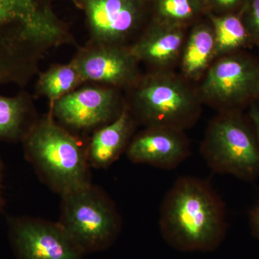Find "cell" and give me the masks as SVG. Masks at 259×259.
Listing matches in <instances>:
<instances>
[{"label":"cell","instance_id":"obj_1","mask_svg":"<svg viewBox=\"0 0 259 259\" xmlns=\"http://www.w3.org/2000/svg\"><path fill=\"white\" fill-rule=\"evenodd\" d=\"M158 223L162 238L174 249L212 252L226 238V206L207 181L180 177L163 199Z\"/></svg>","mask_w":259,"mask_h":259},{"label":"cell","instance_id":"obj_2","mask_svg":"<svg viewBox=\"0 0 259 259\" xmlns=\"http://www.w3.org/2000/svg\"><path fill=\"white\" fill-rule=\"evenodd\" d=\"M23 143L28 161L61 196L91 184L87 144L58 123L51 113L34 122Z\"/></svg>","mask_w":259,"mask_h":259},{"label":"cell","instance_id":"obj_3","mask_svg":"<svg viewBox=\"0 0 259 259\" xmlns=\"http://www.w3.org/2000/svg\"><path fill=\"white\" fill-rule=\"evenodd\" d=\"M128 90L127 107L138 123L146 127L185 131L193 126L200 115L202 100L199 94L166 71L141 76Z\"/></svg>","mask_w":259,"mask_h":259},{"label":"cell","instance_id":"obj_4","mask_svg":"<svg viewBox=\"0 0 259 259\" xmlns=\"http://www.w3.org/2000/svg\"><path fill=\"white\" fill-rule=\"evenodd\" d=\"M59 223L81 253L108 248L120 234L115 204L91 184L62 195Z\"/></svg>","mask_w":259,"mask_h":259},{"label":"cell","instance_id":"obj_5","mask_svg":"<svg viewBox=\"0 0 259 259\" xmlns=\"http://www.w3.org/2000/svg\"><path fill=\"white\" fill-rule=\"evenodd\" d=\"M240 112H222L209 123L200 151L212 171L245 181L259 177L254 130Z\"/></svg>","mask_w":259,"mask_h":259},{"label":"cell","instance_id":"obj_6","mask_svg":"<svg viewBox=\"0 0 259 259\" xmlns=\"http://www.w3.org/2000/svg\"><path fill=\"white\" fill-rule=\"evenodd\" d=\"M204 74L199 96L221 113L239 112L259 97V62L250 56H222Z\"/></svg>","mask_w":259,"mask_h":259},{"label":"cell","instance_id":"obj_7","mask_svg":"<svg viewBox=\"0 0 259 259\" xmlns=\"http://www.w3.org/2000/svg\"><path fill=\"white\" fill-rule=\"evenodd\" d=\"M10 25H17L29 44L44 52L73 42L49 7L39 0H0V69L7 59L21 51L3 32Z\"/></svg>","mask_w":259,"mask_h":259},{"label":"cell","instance_id":"obj_8","mask_svg":"<svg viewBox=\"0 0 259 259\" xmlns=\"http://www.w3.org/2000/svg\"><path fill=\"white\" fill-rule=\"evenodd\" d=\"M51 104L54 120L77 135L94 132L115 120L126 102L120 96V90L90 83Z\"/></svg>","mask_w":259,"mask_h":259},{"label":"cell","instance_id":"obj_9","mask_svg":"<svg viewBox=\"0 0 259 259\" xmlns=\"http://www.w3.org/2000/svg\"><path fill=\"white\" fill-rule=\"evenodd\" d=\"M71 62L83 83L129 90L141 76L140 63L130 46L90 41L80 48Z\"/></svg>","mask_w":259,"mask_h":259},{"label":"cell","instance_id":"obj_10","mask_svg":"<svg viewBox=\"0 0 259 259\" xmlns=\"http://www.w3.org/2000/svg\"><path fill=\"white\" fill-rule=\"evenodd\" d=\"M10 236L20 259H81V253L59 223L15 218Z\"/></svg>","mask_w":259,"mask_h":259},{"label":"cell","instance_id":"obj_11","mask_svg":"<svg viewBox=\"0 0 259 259\" xmlns=\"http://www.w3.org/2000/svg\"><path fill=\"white\" fill-rule=\"evenodd\" d=\"M88 18L91 40L127 45L141 17L139 0H79Z\"/></svg>","mask_w":259,"mask_h":259},{"label":"cell","instance_id":"obj_12","mask_svg":"<svg viewBox=\"0 0 259 259\" xmlns=\"http://www.w3.org/2000/svg\"><path fill=\"white\" fill-rule=\"evenodd\" d=\"M125 152L133 163L170 170L190 156L191 148L184 131L150 127L133 137Z\"/></svg>","mask_w":259,"mask_h":259},{"label":"cell","instance_id":"obj_13","mask_svg":"<svg viewBox=\"0 0 259 259\" xmlns=\"http://www.w3.org/2000/svg\"><path fill=\"white\" fill-rule=\"evenodd\" d=\"M138 122L126 103L118 117L94 131L86 146L90 166L106 168L126 151Z\"/></svg>","mask_w":259,"mask_h":259},{"label":"cell","instance_id":"obj_14","mask_svg":"<svg viewBox=\"0 0 259 259\" xmlns=\"http://www.w3.org/2000/svg\"><path fill=\"white\" fill-rule=\"evenodd\" d=\"M185 36L179 25L161 23L145 32L130 48L139 63L164 71L178 59Z\"/></svg>","mask_w":259,"mask_h":259},{"label":"cell","instance_id":"obj_15","mask_svg":"<svg viewBox=\"0 0 259 259\" xmlns=\"http://www.w3.org/2000/svg\"><path fill=\"white\" fill-rule=\"evenodd\" d=\"M36 120L28 93H20L15 97L0 95V141H23Z\"/></svg>","mask_w":259,"mask_h":259},{"label":"cell","instance_id":"obj_16","mask_svg":"<svg viewBox=\"0 0 259 259\" xmlns=\"http://www.w3.org/2000/svg\"><path fill=\"white\" fill-rule=\"evenodd\" d=\"M214 32L206 25H198L191 32L182 59V70L186 78L197 80L205 74L214 54Z\"/></svg>","mask_w":259,"mask_h":259},{"label":"cell","instance_id":"obj_17","mask_svg":"<svg viewBox=\"0 0 259 259\" xmlns=\"http://www.w3.org/2000/svg\"><path fill=\"white\" fill-rule=\"evenodd\" d=\"M83 83L79 71L72 62L55 64L39 75L35 91L47 97L51 103L56 101Z\"/></svg>","mask_w":259,"mask_h":259},{"label":"cell","instance_id":"obj_18","mask_svg":"<svg viewBox=\"0 0 259 259\" xmlns=\"http://www.w3.org/2000/svg\"><path fill=\"white\" fill-rule=\"evenodd\" d=\"M214 37L215 57L234 54L250 42L243 20L236 15L211 17Z\"/></svg>","mask_w":259,"mask_h":259},{"label":"cell","instance_id":"obj_19","mask_svg":"<svg viewBox=\"0 0 259 259\" xmlns=\"http://www.w3.org/2000/svg\"><path fill=\"white\" fill-rule=\"evenodd\" d=\"M204 0H158L156 8L162 24L179 25L198 14Z\"/></svg>","mask_w":259,"mask_h":259},{"label":"cell","instance_id":"obj_20","mask_svg":"<svg viewBox=\"0 0 259 259\" xmlns=\"http://www.w3.org/2000/svg\"><path fill=\"white\" fill-rule=\"evenodd\" d=\"M250 42L259 47V0H251L247 10L246 18L243 21Z\"/></svg>","mask_w":259,"mask_h":259},{"label":"cell","instance_id":"obj_21","mask_svg":"<svg viewBox=\"0 0 259 259\" xmlns=\"http://www.w3.org/2000/svg\"><path fill=\"white\" fill-rule=\"evenodd\" d=\"M249 223L253 236L259 241V202L250 211Z\"/></svg>","mask_w":259,"mask_h":259},{"label":"cell","instance_id":"obj_22","mask_svg":"<svg viewBox=\"0 0 259 259\" xmlns=\"http://www.w3.org/2000/svg\"><path fill=\"white\" fill-rule=\"evenodd\" d=\"M249 119L254 130L259 146V107L255 105V102H253L250 105Z\"/></svg>","mask_w":259,"mask_h":259},{"label":"cell","instance_id":"obj_23","mask_svg":"<svg viewBox=\"0 0 259 259\" xmlns=\"http://www.w3.org/2000/svg\"><path fill=\"white\" fill-rule=\"evenodd\" d=\"M214 6L221 9L228 10L238 7L241 5L244 0H210Z\"/></svg>","mask_w":259,"mask_h":259},{"label":"cell","instance_id":"obj_24","mask_svg":"<svg viewBox=\"0 0 259 259\" xmlns=\"http://www.w3.org/2000/svg\"><path fill=\"white\" fill-rule=\"evenodd\" d=\"M2 177H3V163L0 160V209L3 207V198L2 194Z\"/></svg>","mask_w":259,"mask_h":259}]
</instances>
